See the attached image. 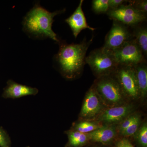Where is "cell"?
<instances>
[{
    "label": "cell",
    "instance_id": "6da1fadb",
    "mask_svg": "<svg viewBox=\"0 0 147 147\" xmlns=\"http://www.w3.org/2000/svg\"><path fill=\"white\" fill-rule=\"evenodd\" d=\"M91 41L61 45L56 59L61 73L66 78L74 79L81 73L86 63V54Z\"/></svg>",
    "mask_w": 147,
    "mask_h": 147
},
{
    "label": "cell",
    "instance_id": "7a4b0ae2",
    "mask_svg": "<svg viewBox=\"0 0 147 147\" xmlns=\"http://www.w3.org/2000/svg\"><path fill=\"white\" fill-rule=\"evenodd\" d=\"M64 10L50 12L38 5H35L27 13L23 21V29L28 34L36 38H49L59 42L52 26L54 18Z\"/></svg>",
    "mask_w": 147,
    "mask_h": 147
},
{
    "label": "cell",
    "instance_id": "3957f363",
    "mask_svg": "<svg viewBox=\"0 0 147 147\" xmlns=\"http://www.w3.org/2000/svg\"><path fill=\"white\" fill-rule=\"evenodd\" d=\"M86 63L98 78L110 76L119 67L112 51L103 47L92 51L86 57Z\"/></svg>",
    "mask_w": 147,
    "mask_h": 147
},
{
    "label": "cell",
    "instance_id": "277c9868",
    "mask_svg": "<svg viewBox=\"0 0 147 147\" xmlns=\"http://www.w3.org/2000/svg\"><path fill=\"white\" fill-rule=\"evenodd\" d=\"M94 86L105 105L110 107L121 105L125 96L116 79L110 76L98 78Z\"/></svg>",
    "mask_w": 147,
    "mask_h": 147
},
{
    "label": "cell",
    "instance_id": "5b68a950",
    "mask_svg": "<svg viewBox=\"0 0 147 147\" xmlns=\"http://www.w3.org/2000/svg\"><path fill=\"white\" fill-rule=\"evenodd\" d=\"M112 52L119 65L134 67L145 62L144 55L134 39Z\"/></svg>",
    "mask_w": 147,
    "mask_h": 147
},
{
    "label": "cell",
    "instance_id": "8992f818",
    "mask_svg": "<svg viewBox=\"0 0 147 147\" xmlns=\"http://www.w3.org/2000/svg\"><path fill=\"white\" fill-rule=\"evenodd\" d=\"M114 74L125 97L132 99L140 97L134 67L119 65Z\"/></svg>",
    "mask_w": 147,
    "mask_h": 147
},
{
    "label": "cell",
    "instance_id": "52a82bcc",
    "mask_svg": "<svg viewBox=\"0 0 147 147\" xmlns=\"http://www.w3.org/2000/svg\"><path fill=\"white\" fill-rule=\"evenodd\" d=\"M107 14L113 21L129 26H135L146 19V14L130 5H122L117 9L108 11Z\"/></svg>",
    "mask_w": 147,
    "mask_h": 147
},
{
    "label": "cell",
    "instance_id": "ba28073f",
    "mask_svg": "<svg viewBox=\"0 0 147 147\" xmlns=\"http://www.w3.org/2000/svg\"><path fill=\"white\" fill-rule=\"evenodd\" d=\"M131 36V34L125 25L114 21L111 30L105 37L103 47L113 51L130 40Z\"/></svg>",
    "mask_w": 147,
    "mask_h": 147
},
{
    "label": "cell",
    "instance_id": "9c48e42d",
    "mask_svg": "<svg viewBox=\"0 0 147 147\" xmlns=\"http://www.w3.org/2000/svg\"><path fill=\"white\" fill-rule=\"evenodd\" d=\"M103 103L93 85L86 95L80 113V117L92 119L99 115L102 112Z\"/></svg>",
    "mask_w": 147,
    "mask_h": 147
},
{
    "label": "cell",
    "instance_id": "30bf717a",
    "mask_svg": "<svg viewBox=\"0 0 147 147\" xmlns=\"http://www.w3.org/2000/svg\"><path fill=\"white\" fill-rule=\"evenodd\" d=\"M133 110V106L130 105H121L110 107L100 113L97 120L105 123L106 125H114L121 122L131 115Z\"/></svg>",
    "mask_w": 147,
    "mask_h": 147
},
{
    "label": "cell",
    "instance_id": "8fae6325",
    "mask_svg": "<svg viewBox=\"0 0 147 147\" xmlns=\"http://www.w3.org/2000/svg\"><path fill=\"white\" fill-rule=\"evenodd\" d=\"M38 90L26 85L18 84L12 80H9L4 88L2 97L5 98H20L30 95H36L38 93Z\"/></svg>",
    "mask_w": 147,
    "mask_h": 147
},
{
    "label": "cell",
    "instance_id": "7c38bea8",
    "mask_svg": "<svg viewBox=\"0 0 147 147\" xmlns=\"http://www.w3.org/2000/svg\"><path fill=\"white\" fill-rule=\"evenodd\" d=\"M83 2V0L80 1L78 7L73 14L65 20L66 23L70 27L75 38H77L82 30L88 29L93 31L96 29L90 27L87 24L86 19L82 10Z\"/></svg>",
    "mask_w": 147,
    "mask_h": 147
},
{
    "label": "cell",
    "instance_id": "4fadbf2b",
    "mask_svg": "<svg viewBox=\"0 0 147 147\" xmlns=\"http://www.w3.org/2000/svg\"><path fill=\"white\" fill-rule=\"evenodd\" d=\"M117 131L114 125H102L100 128L88 134L89 140L107 144L113 141L116 137Z\"/></svg>",
    "mask_w": 147,
    "mask_h": 147
},
{
    "label": "cell",
    "instance_id": "5bb4252c",
    "mask_svg": "<svg viewBox=\"0 0 147 147\" xmlns=\"http://www.w3.org/2000/svg\"><path fill=\"white\" fill-rule=\"evenodd\" d=\"M140 97L145 98L147 94V68L146 62L134 67Z\"/></svg>",
    "mask_w": 147,
    "mask_h": 147
},
{
    "label": "cell",
    "instance_id": "9a60e30c",
    "mask_svg": "<svg viewBox=\"0 0 147 147\" xmlns=\"http://www.w3.org/2000/svg\"><path fill=\"white\" fill-rule=\"evenodd\" d=\"M68 136V141L65 147H82L89 141L88 134H84L76 130L71 129L66 131Z\"/></svg>",
    "mask_w": 147,
    "mask_h": 147
},
{
    "label": "cell",
    "instance_id": "2e32d148",
    "mask_svg": "<svg viewBox=\"0 0 147 147\" xmlns=\"http://www.w3.org/2000/svg\"><path fill=\"white\" fill-rule=\"evenodd\" d=\"M135 42L144 55L147 54V30L146 28H139L134 32Z\"/></svg>",
    "mask_w": 147,
    "mask_h": 147
},
{
    "label": "cell",
    "instance_id": "e0dca14e",
    "mask_svg": "<svg viewBox=\"0 0 147 147\" xmlns=\"http://www.w3.org/2000/svg\"><path fill=\"white\" fill-rule=\"evenodd\" d=\"M102 126V125L98 122L85 121L74 124L72 129L87 134L94 131Z\"/></svg>",
    "mask_w": 147,
    "mask_h": 147
},
{
    "label": "cell",
    "instance_id": "ac0fdd59",
    "mask_svg": "<svg viewBox=\"0 0 147 147\" xmlns=\"http://www.w3.org/2000/svg\"><path fill=\"white\" fill-rule=\"evenodd\" d=\"M135 139L141 147H147V124L146 122L140 125L134 134Z\"/></svg>",
    "mask_w": 147,
    "mask_h": 147
},
{
    "label": "cell",
    "instance_id": "d6986e66",
    "mask_svg": "<svg viewBox=\"0 0 147 147\" xmlns=\"http://www.w3.org/2000/svg\"><path fill=\"white\" fill-rule=\"evenodd\" d=\"M92 8L96 13L108 12L109 9L108 0H94L92 2Z\"/></svg>",
    "mask_w": 147,
    "mask_h": 147
},
{
    "label": "cell",
    "instance_id": "ffe728a7",
    "mask_svg": "<svg viewBox=\"0 0 147 147\" xmlns=\"http://www.w3.org/2000/svg\"><path fill=\"white\" fill-rule=\"evenodd\" d=\"M141 125V119L139 116L128 127L121 133L124 137H129L134 135L138 131Z\"/></svg>",
    "mask_w": 147,
    "mask_h": 147
},
{
    "label": "cell",
    "instance_id": "44dd1931",
    "mask_svg": "<svg viewBox=\"0 0 147 147\" xmlns=\"http://www.w3.org/2000/svg\"><path fill=\"white\" fill-rule=\"evenodd\" d=\"M139 116L136 114L130 115L122 121L118 127V130L120 134L130 126Z\"/></svg>",
    "mask_w": 147,
    "mask_h": 147
},
{
    "label": "cell",
    "instance_id": "7402d4cb",
    "mask_svg": "<svg viewBox=\"0 0 147 147\" xmlns=\"http://www.w3.org/2000/svg\"><path fill=\"white\" fill-rule=\"evenodd\" d=\"M11 142L8 133L2 127H0V147H11Z\"/></svg>",
    "mask_w": 147,
    "mask_h": 147
},
{
    "label": "cell",
    "instance_id": "603a6c76",
    "mask_svg": "<svg viewBox=\"0 0 147 147\" xmlns=\"http://www.w3.org/2000/svg\"><path fill=\"white\" fill-rule=\"evenodd\" d=\"M130 3V5L144 14H146L147 12V1L146 0L141 1H128Z\"/></svg>",
    "mask_w": 147,
    "mask_h": 147
},
{
    "label": "cell",
    "instance_id": "cb8c5ba5",
    "mask_svg": "<svg viewBox=\"0 0 147 147\" xmlns=\"http://www.w3.org/2000/svg\"><path fill=\"white\" fill-rule=\"evenodd\" d=\"M125 2H126V1L123 0H108L109 10L117 9L123 5V3Z\"/></svg>",
    "mask_w": 147,
    "mask_h": 147
},
{
    "label": "cell",
    "instance_id": "d4e9b609",
    "mask_svg": "<svg viewBox=\"0 0 147 147\" xmlns=\"http://www.w3.org/2000/svg\"><path fill=\"white\" fill-rule=\"evenodd\" d=\"M116 147H134L131 142L126 139H123L119 141Z\"/></svg>",
    "mask_w": 147,
    "mask_h": 147
}]
</instances>
